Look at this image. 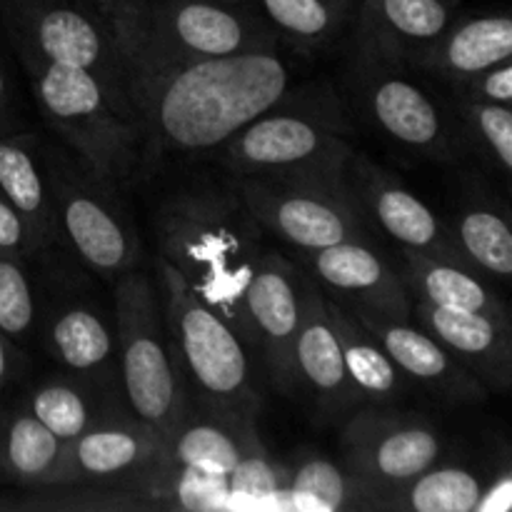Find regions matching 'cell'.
<instances>
[{
  "label": "cell",
  "mask_w": 512,
  "mask_h": 512,
  "mask_svg": "<svg viewBox=\"0 0 512 512\" xmlns=\"http://www.w3.org/2000/svg\"><path fill=\"white\" fill-rule=\"evenodd\" d=\"M228 185L263 235L280 240L295 253L370 238V223L350 193L348 178L228 175Z\"/></svg>",
  "instance_id": "cell-9"
},
{
  "label": "cell",
  "mask_w": 512,
  "mask_h": 512,
  "mask_svg": "<svg viewBox=\"0 0 512 512\" xmlns=\"http://www.w3.org/2000/svg\"><path fill=\"white\" fill-rule=\"evenodd\" d=\"M155 265L165 325L190 403L195 400L198 413L228 423H255L263 393L248 343L163 258H155Z\"/></svg>",
  "instance_id": "cell-5"
},
{
  "label": "cell",
  "mask_w": 512,
  "mask_h": 512,
  "mask_svg": "<svg viewBox=\"0 0 512 512\" xmlns=\"http://www.w3.org/2000/svg\"><path fill=\"white\" fill-rule=\"evenodd\" d=\"M293 380L295 388L308 390L313 403L330 418L353 413L360 403L345 373L343 350L330 323L325 295L310 278L305 283L303 318L293 343Z\"/></svg>",
  "instance_id": "cell-21"
},
{
  "label": "cell",
  "mask_w": 512,
  "mask_h": 512,
  "mask_svg": "<svg viewBox=\"0 0 512 512\" xmlns=\"http://www.w3.org/2000/svg\"><path fill=\"white\" fill-rule=\"evenodd\" d=\"M445 90L470 100H483V103L512 105V60H505L460 83L445 85Z\"/></svg>",
  "instance_id": "cell-38"
},
{
  "label": "cell",
  "mask_w": 512,
  "mask_h": 512,
  "mask_svg": "<svg viewBox=\"0 0 512 512\" xmlns=\"http://www.w3.org/2000/svg\"><path fill=\"white\" fill-rule=\"evenodd\" d=\"M325 303H328L330 323H333L340 350H343L345 373H348L360 403L368 400V403L393 405L403 400L408 395L410 383L400 373L388 350L380 345V340L355 318L353 310L330 298H325Z\"/></svg>",
  "instance_id": "cell-28"
},
{
  "label": "cell",
  "mask_w": 512,
  "mask_h": 512,
  "mask_svg": "<svg viewBox=\"0 0 512 512\" xmlns=\"http://www.w3.org/2000/svg\"><path fill=\"white\" fill-rule=\"evenodd\" d=\"M140 133V175L170 160L215 155L290 88L278 48L170 65H123Z\"/></svg>",
  "instance_id": "cell-1"
},
{
  "label": "cell",
  "mask_w": 512,
  "mask_h": 512,
  "mask_svg": "<svg viewBox=\"0 0 512 512\" xmlns=\"http://www.w3.org/2000/svg\"><path fill=\"white\" fill-rule=\"evenodd\" d=\"M348 188L358 200L365 220L375 225L385 238L395 240L403 250L465 263L453 233L440 220V215L428 203H423V198L410 190L398 175L360 150H355L350 158Z\"/></svg>",
  "instance_id": "cell-15"
},
{
  "label": "cell",
  "mask_w": 512,
  "mask_h": 512,
  "mask_svg": "<svg viewBox=\"0 0 512 512\" xmlns=\"http://www.w3.org/2000/svg\"><path fill=\"white\" fill-rule=\"evenodd\" d=\"M440 95L453 118L460 153L508 183L512 170V105L470 100L448 90Z\"/></svg>",
  "instance_id": "cell-30"
},
{
  "label": "cell",
  "mask_w": 512,
  "mask_h": 512,
  "mask_svg": "<svg viewBox=\"0 0 512 512\" xmlns=\"http://www.w3.org/2000/svg\"><path fill=\"white\" fill-rule=\"evenodd\" d=\"M398 270L413 303L418 300L435 308L473 310L495 318H510L503 298L490 288L485 275L468 263L400 250Z\"/></svg>",
  "instance_id": "cell-26"
},
{
  "label": "cell",
  "mask_w": 512,
  "mask_h": 512,
  "mask_svg": "<svg viewBox=\"0 0 512 512\" xmlns=\"http://www.w3.org/2000/svg\"><path fill=\"white\" fill-rule=\"evenodd\" d=\"M123 65H170L278 48L250 5L220 0H90Z\"/></svg>",
  "instance_id": "cell-4"
},
{
  "label": "cell",
  "mask_w": 512,
  "mask_h": 512,
  "mask_svg": "<svg viewBox=\"0 0 512 512\" xmlns=\"http://www.w3.org/2000/svg\"><path fill=\"white\" fill-rule=\"evenodd\" d=\"M35 115L95 175L123 185L140 178V133L133 113L93 73L70 65H20Z\"/></svg>",
  "instance_id": "cell-6"
},
{
  "label": "cell",
  "mask_w": 512,
  "mask_h": 512,
  "mask_svg": "<svg viewBox=\"0 0 512 512\" xmlns=\"http://www.w3.org/2000/svg\"><path fill=\"white\" fill-rule=\"evenodd\" d=\"M295 258L325 298L353 313L410 318L413 300L398 265L375 248L373 238L343 240L310 253H295Z\"/></svg>",
  "instance_id": "cell-16"
},
{
  "label": "cell",
  "mask_w": 512,
  "mask_h": 512,
  "mask_svg": "<svg viewBox=\"0 0 512 512\" xmlns=\"http://www.w3.org/2000/svg\"><path fill=\"white\" fill-rule=\"evenodd\" d=\"M505 60H512V18L508 13H483L455 18L445 33L413 60L410 70L453 85Z\"/></svg>",
  "instance_id": "cell-22"
},
{
  "label": "cell",
  "mask_w": 512,
  "mask_h": 512,
  "mask_svg": "<svg viewBox=\"0 0 512 512\" xmlns=\"http://www.w3.org/2000/svg\"><path fill=\"white\" fill-rule=\"evenodd\" d=\"M25 93L28 90L23 88V70H20L18 58H15L3 25H0V135L35 130Z\"/></svg>",
  "instance_id": "cell-37"
},
{
  "label": "cell",
  "mask_w": 512,
  "mask_h": 512,
  "mask_svg": "<svg viewBox=\"0 0 512 512\" xmlns=\"http://www.w3.org/2000/svg\"><path fill=\"white\" fill-rule=\"evenodd\" d=\"M288 478V465L270 458L263 440H255L228 473L225 510H288Z\"/></svg>",
  "instance_id": "cell-35"
},
{
  "label": "cell",
  "mask_w": 512,
  "mask_h": 512,
  "mask_svg": "<svg viewBox=\"0 0 512 512\" xmlns=\"http://www.w3.org/2000/svg\"><path fill=\"white\" fill-rule=\"evenodd\" d=\"M20 403L63 443H70L115 415L130 413L123 388L63 370L35 383Z\"/></svg>",
  "instance_id": "cell-24"
},
{
  "label": "cell",
  "mask_w": 512,
  "mask_h": 512,
  "mask_svg": "<svg viewBox=\"0 0 512 512\" xmlns=\"http://www.w3.org/2000/svg\"><path fill=\"white\" fill-rule=\"evenodd\" d=\"M455 245L470 268L493 280L512 278V230L508 205L480 180L463 178L450 203Z\"/></svg>",
  "instance_id": "cell-23"
},
{
  "label": "cell",
  "mask_w": 512,
  "mask_h": 512,
  "mask_svg": "<svg viewBox=\"0 0 512 512\" xmlns=\"http://www.w3.org/2000/svg\"><path fill=\"white\" fill-rule=\"evenodd\" d=\"M410 318L423 325L490 393L512 385V320L473 310H450L415 300Z\"/></svg>",
  "instance_id": "cell-20"
},
{
  "label": "cell",
  "mask_w": 512,
  "mask_h": 512,
  "mask_svg": "<svg viewBox=\"0 0 512 512\" xmlns=\"http://www.w3.org/2000/svg\"><path fill=\"white\" fill-rule=\"evenodd\" d=\"M483 480L463 465H430L400 488L380 495L373 510L393 512H475Z\"/></svg>",
  "instance_id": "cell-32"
},
{
  "label": "cell",
  "mask_w": 512,
  "mask_h": 512,
  "mask_svg": "<svg viewBox=\"0 0 512 512\" xmlns=\"http://www.w3.org/2000/svg\"><path fill=\"white\" fill-rule=\"evenodd\" d=\"M40 258L0 250V328L18 345L38 338Z\"/></svg>",
  "instance_id": "cell-34"
},
{
  "label": "cell",
  "mask_w": 512,
  "mask_h": 512,
  "mask_svg": "<svg viewBox=\"0 0 512 512\" xmlns=\"http://www.w3.org/2000/svg\"><path fill=\"white\" fill-rule=\"evenodd\" d=\"M0 25L18 65L83 68L130 108L123 60L90 0H0Z\"/></svg>",
  "instance_id": "cell-10"
},
{
  "label": "cell",
  "mask_w": 512,
  "mask_h": 512,
  "mask_svg": "<svg viewBox=\"0 0 512 512\" xmlns=\"http://www.w3.org/2000/svg\"><path fill=\"white\" fill-rule=\"evenodd\" d=\"M153 235L158 258L250 348L245 290L265 250L263 230L230 185H190L168 193L153 213Z\"/></svg>",
  "instance_id": "cell-2"
},
{
  "label": "cell",
  "mask_w": 512,
  "mask_h": 512,
  "mask_svg": "<svg viewBox=\"0 0 512 512\" xmlns=\"http://www.w3.org/2000/svg\"><path fill=\"white\" fill-rule=\"evenodd\" d=\"M360 0H258L278 40L305 55L330 48L353 23Z\"/></svg>",
  "instance_id": "cell-31"
},
{
  "label": "cell",
  "mask_w": 512,
  "mask_h": 512,
  "mask_svg": "<svg viewBox=\"0 0 512 512\" xmlns=\"http://www.w3.org/2000/svg\"><path fill=\"white\" fill-rule=\"evenodd\" d=\"M510 505H512V480L508 470H503L490 488H483V495H480L475 512H505L510 510Z\"/></svg>",
  "instance_id": "cell-41"
},
{
  "label": "cell",
  "mask_w": 512,
  "mask_h": 512,
  "mask_svg": "<svg viewBox=\"0 0 512 512\" xmlns=\"http://www.w3.org/2000/svg\"><path fill=\"white\" fill-rule=\"evenodd\" d=\"M0 250L28 255V258H40V255H45L43 250H40L38 240L33 238L30 228L25 225V220L15 213V208L5 200L3 193H0Z\"/></svg>",
  "instance_id": "cell-39"
},
{
  "label": "cell",
  "mask_w": 512,
  "mask_h": 512,
  "mask_svg": "<svg viewBox=\"0 0 512 512\" xmlns=\"http://www.w3.org/2000/svg\"><path fill=\"white\" fill-rule=\"evenodd\" d=\"M93 488H70L65 485H48V488L33 490V498L18 503V510H60V512H75V510H93V512H115V510H150L148 503L138 500L135 495L125 493L118 485L105 483H90Z\"/></svg>",
  "instance_id": "cell-36"
},
{
  "label": "cell",
  "mask_w": 512,
  "mask_h": 512,
  "mask_svg": "<svg viewBox=\"0 0 512 512\" xmlns=\"http://www.w3.org/2000/svg\"><path fill=\"white\" fill-rule=\"evenodd\" d=\"M348 108L325 85L285 90L215 153L228 175L345 180L355 153Z\"/></svg>",
  "instance_id": "cell-3"
},
{
  "label": "cell",
  "mask_w": 512,
  "mask_h": 512,
  "mask_svg": "<svg viewBox=\"0 0 512 512\" xmlns=\"http://www.w3.org/2000/svg\"><path fill=\"white\" fill-rule=\"evenodd\" d=\"M340 453L348 473L370 495L373 510L380 495L438 463L443 440L430 420L370 403V408L355 410L348 418L340 433Z\"/></svg>",
  "instance_id": "cell-13"
},
{
  "label": "cell",
  "mask_w": 512,
  "mask_h": 512,
  "mask_svg": "<svg viewBox=\"0 0 512 512\" xmlns=\"http://www.w3.org/2000/svg\"><path fill=\"white\" fill-rule=\"evenodd\" d=\"M220 3H230V5H248V0H220Z\"/></svg>",
  "instance_id": "cell-42"
},
{
  "label": "cell",
  "mask_w": 512,
  "mask_h": 512,
  "mask_svg": "<svg viewBox=\"0 0 512 512\" xmlns=\"http://www.w3.org/2000/svg\"><path fill=\"white\" fill-rule=\"evenodd\" d=\"M345 80L360 118L405 155L428 163L463 158L443 95L418 83L410 68L350 55Z\"/></svg>",
  "instance_id": "cell-11"
},
{
  "label": "cell",
  "mask_w": 512,
  "mask_h": 512,
  "mask_svg": "<svg viewBox=\"0 0 512 512\" xmlns=\"http://www.w3.org/2000/svg\"><path fill=\"white\" fill-rule=\"evenodd\" d=\"M288 510H370V495L343 463H335L318 453H303L290 468Z\"/></svg>",
  "instance_id": "cell-33"
},
{
  "label": "cell",
  "mask_w": 512,
  "mask_h": 512,
  "mask_svg": "<svg viewBox=\"0 0 512 512\" xmlns=\"http://www.w3.org/2000/svg\"><path fill=\"white\" fill-rule=\"evenodd\" d=\"M355 318L380 340L410 385L450 405H478L488 400L490 390L413 318L368 313H355Z\"/></svg>",
  "instance_id": "cell-19"
},
{
  "label": "cell",
  "mask_w": 512,
  "mask_h": 512,
  "mask_svg": "<svg viewBox=\"0 0 512 512\" xmlns=\"http://www.w3.org/2000/svg\"><path fill=\"white\" fill-rule=\"evenodd\" d=\"M113 318L125 403L170 438L188 415L190 398L153 275L135 268L113 280Z\"/></svg>",
  "instance_id": "cell-7"
},
{
  "label": "cell",
  "mask_w": 512,
  "mask_h": 512,
  "mask_svg": "<svg viewBox=\"0 0 512 512\" xmlns=\"http://www.w3.org/2000/svg\"><path fill=\"white\" fill-rule=\"evenodd\" d=\"M460 0H360L353 15V58L410 68L455 20Z\"/></svg>",
  "instance_id": "cell-18"
},
{
  "label": "cell",
  "mask_w": 512,
  "mask_h": 512,
  "mask_svg": "<svg viewBox=\"0 0 512 512\" xmlns=\"http://www.w3.org/2000/svg\"><path fill=\"white\" fill-rule=\"evenodd\" d=\"M168 435L133 413L115 415L65 443L55 485H123L165 458Z\"/></svg>",
  "instance_id": "cell-17"
},
{
  "label": "cell",
  "mask_w": 512,
  "mask_h": 512,
  "mask_svg": "<svg viewBox=\"0 0 512 512\" xmlns=\"http://www.w3.org/2000/svg\"><path fill=\"white\" fill-rule=\"evenodd\" d=\"M58 248L40 255V320L35 343L63 373L118 385V338L113 308L90 293L83 273L55 263Z\"/></svg>",
  "instance_id": "cell-12"
},
{
  "label": "cell",
  "mask_w": 512,
  "mask_h": 512,
  "mask_svg": "<svg viewBox=\"0 0 512 512\" xmlns=\"http://www.w3.org/2000/svg\"><path fill=\"white\" fill-rule=\"evenodd\" d=\"M40 150L63 250L110 283L138 268L143 243L118 185L95 175L58 140L43 138Z\"/></svg>",
  "instance_id": "cell-8"
},
{
  "label": "cell",
  "mask_w": 512,
  "mask_h": 512,
  "mask_svg": "<svg viewBox=\"0 0 512 512\" xmlns=\"http://www.w3.org/2000/svg\"><path fill=\"white\" fill-rule=\"evenodd\" d=\"M305 283L308 275L298 263L265 248L245 290L250 348L258 350L270 383L285 395L295 390L293 343L303 318Z\"/></svg>",
  "instance_id": "cell-14"
},
{
  "label": "cell",
  "mask_w": 512,
  "mask_h": 512,
  "mask_svg": "<svg viewBox=\"0 0 512 512\" xmlns=\"http://www.w3.org/2000/svg\"><path fill=\"white\" fill-rule=\"evenodd\" d=\"M43 135L30 133L0 135V193L5 195L15 213L25 220L40 250L48 253L60 245L58 220L50 198L48 173H45Z\"/></svg>",
  "instance_id": "cell-25"
},
{
  "label": "cell",
  "mask_w": 512,
  "mask_h": 512,
  "mask_svg": "<svg viewBox=\"0 0 512 512\" xmlns=\"http://www.w3.org/2000/svg\"><path fill=\"white\" fill-rule=\"evenodd\" d=\"M65 443L20 400L0 398V485L38 490L58 483Z\"/></svg>",
  "instance_id": "cell-27"
},
{
  "label": "cell",
  "mask_w": 512,
  "mask_h": 512,
  "mask_svg": "<svg viewBox=\"0 0 512 512\" xmlns=\"http://www.w3.org/2000/svg\"><path fill=\"white\" fill-rule=\"evenodd\" d=\"M255 440H260L255 423H228L198 410H188L183 423L168 438L165 460L228 478L240 455Z\"/></svg>",
  "instance_id": "cell-29"
},
{
  "label": "cell",
  "mask_w": 512,
  "mask_h": 512,
  "mask_svg": "<svg viewBox=\"0 0 512 512\" xmlns=\"http://www.w3.org/2000/svg\"><path fill=\"white\" fill-rule=\"evenodd\" d=\"M25 365H28V358L20 345L0 328V398H5V393L23 378Z\"/></svg>",
  "instance_id": "cell-40"
}]
</instances>
